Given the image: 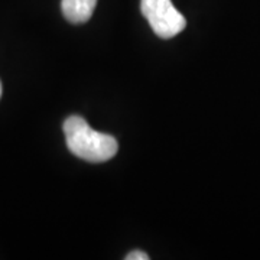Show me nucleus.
<instances>
[{
  "mask_svg": "<svg viewBox=\"0 0 260 260\" xmlns=\"http://www.w3.org/2000/svg\"><path fill=\"white\" fill-rule=\"evenodd\" d=\"M0 97H2V83H0Z\"/></svg>",
  "mask_w": 260,
  "mask_h": 260,
  "instance_id": "5",
  "label": "nucleus"
},
{
  "mask_svg": "<svg viewBox=\"0 0 260 260\" xmlns=\"http://www.w3.org/2000/svg\"><path fill=\"white\" fill-rule=\"evenodd\" d=\"M126 259L127 260H148L149 256L146 253H143V251H130L129 254L126 256Z\"/></svg>",
  "mask_w": 260,
  "mask_h": 260,
  "instance_id": "4",
  "label": "nucleus"
},
{
  "mask_svg": "<svg viewBox=\"0 0 260 260\" xmlns=\"http://www.w3.org/2000/svg\"><path fill=\"white\" fill-rule=\"evenodd\" d=\"M97 2L99 0H62L61 2L62 15L68 22L74 25L85 23L93 16Z\"/></svg>",
  "mask_w": 260,
  "mask_h": 260,
  "instance_id": "3",
  "label": "nucleus"
},
{
  "mask_svg": "<svg viewBox=\"0 0 260 260\" xmlns=\"http://www.w3.org/2000/svg\"><path fill=\"white\" fill-rule=\"evenodd\" d=\"M140 10L152 30L162 39L177 37L186 26L185 18L172 5V0H140Z\"/></svg>",
  "mask_w": 260,
  "mask_h": 260,
  "instance_id": "2",
  "label": "nucleus"
},
{
  "mask_svg": "<svg viewBox=\"0 0 260 260\" xmlns=\"http://www.w3.org/2000/svg\"><path fill=\"white\" fill-rule=\"evenodd\" d=\"M64 133L70 152L87 162H106L117 153V140L91 129L80 116H71L64 121Z\"/></svg>",
  "mask_w": 260,
  "mask_h": 260,
  "instance_id": "1",
  "label": "nucleus"
}]
</instances>
